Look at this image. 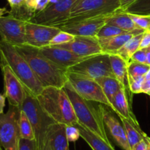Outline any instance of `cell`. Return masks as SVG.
Masks as SVG:
<instances>
[{"label":"cell","instance_id":"cell-1","mask_svg":"<svg viewBox=\"0 0 150 150\" xmlns=\"http://www.w3.org/2000/svg\"><path fill=\"white\" fill-rule=\"evenodd\" d=\"M15 48L28 62L44 88H63L68 81L67 70L47 58L39 48L28 44L16 46Z\"/></svg>","mask_w":150,"mask_h":150},{"label":"cell","instance_id":"cell-2","mask_svg":"<svg viewBox=\"0 0 150 150\" xmlns=\"http://www.w3.org/2000/svg\"><path fill=\"white\" fill-rule=\"evenodd\" d=\"M36 98L44 111L57 123L65 125L78 123L71 101L63 88L45 87Z\"/></svg>","mask_w":150,"mask_h":150},{"label":"cell","instance_id":"cell-3","mask_svg":"<svg viewBox=\"0 0 150 150\" xmlns=\"http://www.w3.org/2000/svg\"><path fill=\"white\" fill-rule=\"evenodd\" d=\"M0 63L8 65L26 91L37 97L44 87L24 57L16 50L14 46L0 40Z\"/></svg>","mask_w":150,"mask_h":150},{"label":"cell","instance_id":"cell-4","mask_svg":"<svg viewBox=\"0 0 150 150\" xmlns=\"http://www.w3.org/2000/svg\"><path fill=\"white\" fill-rule=\"evenodd\" d=\"M63 88L71 101L75 114L78 119V123L84 126L106 142L111 143L105 131L101 105H98L96 108L90 101H87L81 96L68 81Z\"/></svg>","mask_w":150,"mask_h":150},{"label":"cell","instance_id":"cell-5","mask_svg":"<svg viewBox=\"0 0 150 150\" xmlns=\"http://www.w3.org/2000/svg\"><path fill=\"white\" fill-rule=\"evenodd\" d=\"M120 8V0H78L70 11V19L67 22L108 16Z\"/></svg>","mask_w":150,"mask_h":150},{"label":"cell","instance_id":"cell-6","mask_svg":"<svg viewBox=\"0 0 150 150\" xmlns=\"http://www.w3.org/2000/svg\"><path fill=\"white\" fill-rule=\"evenodd\" d=\"M21 110L26 113L32 124L38 146L42 145L46 138L48 129L55 121L44 111L36 97L27 91Z\"/></svg>","mask_w":150,"mask_h":150},{"label":"cell","instance_id":"cell-7","mask_svg":"<svg viewBox=\"0 0 150 150\" xmlns=\"http://www.w3.org/2000/svg\"><path fill=\"white\" fill-rule=\"evenodd\" d=\"M20 112V108L10 105L7 113L0 114V150L18 149Z\"/></svg>","mask_w":150,"mask_h":150},{"label":"cell","instance_id":"cell-8","mask_svg":"<svg viewBox=\"0 0 150 150\" xmlns=\"http://www.w3.org/2000/svg\"><path fill=\"white\" fill-rule=\"evenodd\" d=\"M67 72L78 74L93 79L103 76L115 77L111 68L109 54L105 53L87 57L86 60L67 69Z\"/></svg>","mask_w":150,"mask_h":150},{"label":"cell","instance_id":"cell-9","mask_svg":"<svg viewBox=\"0 0 150 150\" xmlns=\"http://www.w3.org/2000/svg\"><path fill=\"white\" fill-rule=\"evenodd\" d=\"M78 0H59L49 4L43 10L37 13L29 21L38 24L58 26L70 19V11Z\"/></svg>","mask_w":150,"mask_h":150},{"label":"cell","instance_id":"cell-10","mask_svg":"<svg viewBox=\"0 0 150 150\" xmlns=\"http://www.w3.org/2000/svg\"><path fill=\"white\" fill-rule=\"evenodd\" d=\"M68 82L81 97L87 101H96L111 107V104L95 79L78 74L67 72Z\"/></svg>","mask_w":150,"mask_h":150},{"label":"cell","instance_id":"cell-11","mask_svg":"<svg viewBox=\"0 0 150 150\" xmlns=\"http://www.w3.org/2000/svg\"><path fill=\"white\" fill-rule=\"evenodd\" d=\"M0 67L4 78V96L10 105L21 109L26 98V89L8 65L0 63Z\"/></svg>","mask_w":150,"mask_h":150},{"label":"cell","instance_id":"cell-12","mask_svg":"<svg viewBox=\"0 0 150 150\" xmlns=\"http://www.w3.org/2000/svg\"><path fill=\"white\" fill-rule=\"evenodd\" d=\"M26 23L10 15L0 18L1 40L14 46L26 44Z\"/></svg>","mask_w":150,"mask_h":150},{"label":"cell","instance_id":"cell-13","mask_svg":"<svg viewBox=\"0 0 150 150\" xmlns=\"http://www.w3.org/2000/svg\"><path fill=\"white\" fill-rule=\"evenodd\" d=\"M61 29L57 26H50L26 21V44L37 48L48 46L50 41Z\"/></svg>","mask_w":150,"mask_h":150},{"label":"cell","instance_id":"cell-14","mask_svg":"<svg viewBox=\"0 0 150 150\" xmlns=\"http://www.w3.org/2000/svg\"><path fill=\"white\" fill-rule=\"evenodd\" d=\"M105 17H97L74 22H67L57 27L62 31L75 36L96 37L101 28L105 24Z\"/></svg>","mask_w":150,"mask_h":150},{"label":"cell","instance_id":"cell-15","mask_svg":"<svg viewBox=\"0 0 150 150\" xmlns=\"http://www.w3.org/2000/svg\"><path fill=\"white\" fill-rule=\"evenodd\" d=\"M69 50L76 55L81 57H87L103 53L97 37L75 36L71 42L56 46Z\"/></svg>","mask_w":150,"mask_h":150},{"label":"cell","instance_id":"cell-16","mask_svg":"<svg viewBox=\"0 0 150 150\" xmlns=\"http://www.w3.org/2000/svg\"><path fill=\"white\" fill-rule=\"evenodd\" d=\"M40 50L47 58L65 70L89 57H79L69 50L56 46L42 47Z\"/></svg>","mask_w":150,"mask_h":150},{"label":"cell","instance_id":"cell-17","mask_svg":"<svg viewBox=\"0 0 150 150\" xmlns=\"http://www.w3.org/2000/svg\"><path fill=\"white\" fill-rule=\"evenodd\" d=\"M101 112L105 126L108 129L114 141L122 149L131 150L123 124L117 120L109 110L105 108L104 104L101 105Z\"/></svg>","mask_w":150,"mask_h":150},{"label":"cell","instance_id":"cell-18","mask_svg":"<svg viewBox=\"0 0 150 150\" xmlns=\"http://www.w3.org/2000/svg\"><path fill=\"white\" fill-rule=\"evenodd\" d=\"M109 58L114 76L122 84L123 88L125 90L127 98L131 104L132 94H133L129 88L128 71H127V64L128 63L117 54H109Z\"/></svg>","mask_w":150,"mask_h":150},{"label":"cell","instance_id":"cell-19","mask_svg":"<svg viewBox=\"0 0 150 150\" xmlns=\"http://www.w3.org/2000/svg\"><path fill=\"white\" fill-rule=\"evenodd\" d=\"M105 24L117 26L123 30L129 32H133L136 35L144 33L145 32V30L139 28L134 23L128 13L121 10H117L116 13L106 16Z\"/></svg>","mask_w":150,"mask_h":150},{"label":"cell","instance_id":"cell-20","mask_svg":"<svg viewBox=\"0 0 150 150\" xmlns=\"http://www.w3.org/2000/svg\"><path fill=\"white\" fill-rule=\"evenodd\" d=\"M130 103L127 98V94L124 88H122L113 99L111 108L117 113L119 117H123L126 119L139 123L130 107Z\"/></svg>","mask_w":150,"mask_h":150},{"label":"cell","instance_id":"cell-21","mask_svg":"<svg viewBox=\"0 0 150 150\" xmlns=\"http://www.w3.org/2000/svg\"><path fill=\"white\" fill-rule=\"evenodd\" d=\"M47 137L53 150H69L65 124L57 122L53 124L48 129Z\"/></svg>","mask_w":150,"mask_h":150},{"label":"cell","instance_id":"cell-22","mask_svg":"<svg viewBox=\"0 0 150 150\" xmlns=\"http://www.w3.org/2000/svg\"><path fill=\"white\" fill-rule=\"evenodd\" d=\"M134 35H136V34L130 32L109 38H98V41L102 49L103 53L114 54H117V51Z\"/></svg>","mask_w":150,"mask_h":150},{"label":"cell","instance_id":"cell-23","mask_svg":"<svg viewBox=\"0 0 150 150\" xmlns=\"http://www.w3.org/2000/svg\"><path fill=\"white\" fill-rule=\"evenodd\" d=\"M75 126L79 129L81 137L89 144L92 150H115L111 143L104 141L83 125L76 123Z\"/></svg>","mask_w":150,"mask_h":150},{"label":"cell","instance_id":"cell-24","mask_svg":"<svg viewBox=\"0 0 150 150\" xmlns=\"http://www.w3.org/2000/svg\"><path fill=\"white\" fill-rule=\"evenodd\" d=\"M120 118L122 122L129 145L132 149L136 144L143 141L147 135L142 131L139 123H135L123 117Z\"/></svg>","mask_w":150,"mask_h":150},{"label":"cell","instance_id":"cell-25","mask_svg":"<svg viewBox=\"0 0 150 150\" xmlns=\"http://www.w3.org/2000/svg\"><path fill=\"white\" fill-rule=\"evenodd\" d=\"M102 88L103 91L111 104L114 96L123 88L122 84L115 77L111 76H103L95 79Z\"/></svg>","mask_w":150,"mask_h":150},{"label":"cell","instance_id":"cell-26","mask_svg":"<svg viewBox=\"0 0 150 150\" xmlns=\"http://www.w3.org/2000/svg\"><path fill=\"white\" fill-rule=\"evenodd\" d=\"M143 35L144 33H141L134 35L117 51V54L124 59L127 63H130L132 55L140 48V44L143 38Z\"/></svg>","mask_w":150,"mask_h":150},{"label":"cell","instance_id":"cell-27","mask_svg":"<svg viewBox=\"0 0 150 150\" xmlns=\"http://www.w3.org/2000/svg\"><path fill=\"white\" fill-rule=\"evenodd\" d=\"M18 126L21 138L28 140L35 139V132H34L32 124L29 119H28L26 113L22 110H21L20 115H19Z\"/></svg>","mask_w":150,"mask_h":150},{"label":"cell","instance_id":"cell-28","mask_svg":"<svg viewBox=\"0 0 150 150\" xmlns=\"http://www.w3.org/2000/svg\"><path fill=\"white\" fill-rule=\"evenodd\" d=\"M123 12L130 14L150 16V0H136Z\"/></svg>","mask_w":150,"mask_h":150},{"label":"cell","instance_id":"cell-29","mask_svg":"<svg viewBox=\"0 0 150 150\" xmlns=\"http://www.w3.org/2000/svg\"><path fill=\"white\" fill-rule=\"evenodd\" d=\"M150 69V66L147 64L137 63L134 61H130L127 64V71L128 75L131 76H145Z\"/></svg>","mask_w":150,"mask_h":150},{"label":"cell","instance_id":"cell-30","mask_svg":"<svg viewBox=\"0 0 150 150\" xmlns=\"http://www.w3.org/2000/svg\"><path fill=\"white\" fill-rule=\"evenodd\" d=\"M130 33L129 32L125 31L117 26H113V25L106 24H105L100 29L98 34L97 35L98 38H109V37L117 36V35H122V34ZM133 33V32H132ZM136 34V33H135Z\"/></svg>","mask_w":150,"mask_h":150},{"label":"cell","instance_id":"cell-31","mask_svg":"<svg viewBox=\"0 0 150 150\" xmlns=\"http://www.w3.org/2000/svg\"><path fill=\"white\" fill-rule=\"evenodd\" d=\"M49 4V0H26L24 5L34 16L43 10Z\"/></svg>","mask_w":150,"mask_h":150},{"label":"cell","instance_id":"cell-32","mask_svg":"<svg viewBox=\"0 0 150 150\" xmlns=\"http://www.w3.org/2000/svg\"><path fill=\"white\" fill-rule=\"evenodd\" d=\"M75 35L61 30L50 41L49 46H58L61 45V44H67V43L71 42L72 41H73Z\"/></svg>","mask_w":150,"mask_h":150},{"label":"cell","instance_id":"cell-33","mask_svg":"<svg viewBox=\"0 0 150 150\" xmlns=\"http://www.w3.org/2000/svg\"><path fill=\"white\" fill-rule=\"evenodd\" d=\"M130 18L134 23L141 29L144 30L150 31V16L147 15H136L130 14Z\"/></svg>","mask_w":150,"mask_h":150},{"label":"cell","instance_id":"cell-34","mask_svg":"<svg viewBox=\"0 0 150 150\" xmlns=\"http://www.w3.org/2000/svg\"><path fill=\"white\" fill-rule=\"evenodd\" d=\"M144 79V76H131L128 75L129 88L132 94H141L142 93V83Z\"/></svg>","mask_w":150,"mask_h":150},{"label":"cell","instance_id":"cell-35","mask_svg":"<svg viewBox=\"0 0 150 150\" xmlns=\"http://www.w3.org/2000/svg\"><path fill=\"white\" fill-rule=\"evenodd\" d=\"M18 150H38L36 139L28 140L20 138Z\"/></svg>","mask_w":150,"mask_h":150},{"label":"cell","instance_id":"cell-36","mask_svg":"<svg viewBox=\"0 0 150 150\" xmlns=\"http://www.w3.org/2000/svg\"><path fill=\"white\" fill-rule=\"evenodd\" d=\"M66 135L69 142H76L80 138V132L75 125H66Z\"/></svg>","mask_w":150,"mask_h":150},{"label":"cell","instance_id":"cell-37","mask_svg":"<svg viewBox=\"0 0 150 150\" xmlns=\"http://www.w3.org/2000/svg\"><path fill=\"white\" fill-rule=\"evenodd\" d=\"M130 61L146 64V49H141L132 55Z\"/></svg>","mask_w":150,"mask_h":150},{"label":"cell","instance_id":"cell-38","mask_svg":"<svg viewBox=\"0 0 150 150\" xmlns=\"http://www.w3.org/2000/svg\"><path fill=\"white\" fill-rule=\"evenodd\" d=\"M150 46V31L146 30L144 32L143 38H142V42L140 44V48L141 49H147Z\"/></svg>","mask_w":150,"mask_h":150},{"label":"cell","instance_id":"cell-39","mask_svg":"<svg viewBox=\"0 0 150 150\" xmlns=\"http://www.w3.org/2000/svg\"><path fill=\"white\" fill-rule=\"evenodd\" d=\"M11 7V10H16L24 4L26 0H7Z\"/></svg>","mask_w":150,"mask_h":150},{"label":"cell","instance_id":"cell-40","mask_svg":"<svg viewBox=\"0 0 150 150\" xmlns=\"http://www.w3.org/2000/svg\"><path fill=\"white\" fill-rule=\"evenodd\" d=\"M146 136L145 137V138L143 141H142L139 144H136L131 150H148V143L146 138Z\"/></svg>","mask_w":150,"mask_h":150},{"label":"cell","instance_id":"cell-41","mask_svg":"<svg viewBox=\"0 0 150 150\" xmlns=\"http://www.w3.org/2000/svg\"><path fill=\"white\" fill-rule=\"evenodd\" d=\"M142 93L146 94H150V79H144L142 83Z\"/></svg>","mask_w":150,"mask_h":150},{"label":"cell","instance_id":"cell-42","mask_svg":"<svg viewBox=\"0 0 150 150\" xmlns=\"http://www.w3.org/2000/svg\"><path fill=\"white\" fill-rule=\"evenodd\" d=\"M38 150H53L51 144H50L49 139H48L47 136L45 138V140L43 142V144L40 146H38Z\"/></svg>","mask_w":150,"mask_h":150},{"label":"cell","instance_id":"cell-43","mask_svg":"<svg viewBox=\"0 0 150 150\" xmlns=\"http://www.w3.org/2000/svg\"><path fill=\"white\" fill-rule=\"evenodd\" d=\"M136 0H120V8L119 10H121V11H124L126 8H127L128 6H130V4H133V2H135Z\"/></svg>","mask_w":150,"mask_h":150},{"label":"cell","instance_id":"cell-44","mask_svg":"<svg viewBox=\"0 0 150 150\" xmlns=\"http://www.w3.org/2000/svg\"><path fill=\"white\" fill-rule=\"evenodd\" d=\"M5 99L6 97L4 94H0V114L4 113V109L5 107Z\"/></svg>","mask_w":150,"mask_h":150},{"label":"cell","instance_id":"cell-45","mask_svg":"<svg viewBox=\"0 0 150 150\" xmlns=\"http://www.w3.org/2000/svg\"><path fill=\"white\" fill-rule=\"evenodd\" d=\"M10 13V11H8L6 7H2V8L0 7V18L3 17L4 14H6V13Z\"/></svg>","mask_w":150,"mask_h":150},{"label":"cell","instance_id":"cell-46","mask_svg":"<svg viewBox=\"0 0 150 150\" xmlns=\"http://www.w3.org/2000/svg\"><path fill=\"white\" fill-rule=\"evenodd\" d=\"M146 64L150 66V50L146 49Z\"/></svg>","mask_w":150,"mask_h":150},{"label":"cell","instance_id":"cell-47","mask_svg":"<svg viewBox=\"0 0 150 150\" xmlns=\"http://www.w3.org/2000/svg\"><path fill=\"white\" fill-rule=\"evenodd\" d=\"M144 78H145V79H150V69H149V71H147V73H146V74H145Z\"/></svg>","mask_w":150,"mask_h":150},{"label":"cell","instance_id":"cell-48","mask_svg":"<svg viewBox=\"0 0 150 150\" xmlns=\"http://www.w3.org/2000/svg\"><path fill=\"white\" fill-rule=\"evenodd\" d=\"M146 141H147V143H148V150H150V138L149 136H146Z\"/></svg>","mask_w":150,"mask_h":150},{"label":"cell","instance_id":"cell-49","mask_svg":"<svg viewBox=\"0 0 150 150\" xmlns=\"http://www.w3.org/2000/svg\"><path fill=\"white\" fill-rule=\"evenodd\" d=\"M59 0H49V2L50 4H54V3L57 2Z\"/></svg>","mask_w":150,"mask_h":150},{"label":"cell","instance_id":"cell-50","mask_svg":"<svg viewBox=\"0 0 150 150\" xmlns=\"http://www.w3.org/2000/svg\"><path fill=\"white\" fill-rule=\"evenodd\" d=\"M147 49H149V50H150V46L149 47V48H147Z\"/></svg>","mask_w":150,"mask_h":150},{"label":"cell","instance_id":"cell-51","mask_svg":"<svg viewBox=\"0 0 150 150\" xmlns=\"http://www.w3.org/2000/svg\"><path fill=\"white\" fill-rule=\"evenodd\" d=\"M149 96H150V94H149Z\"/></svg>","mask_w":150,"mask_h":150}]
</instances>
